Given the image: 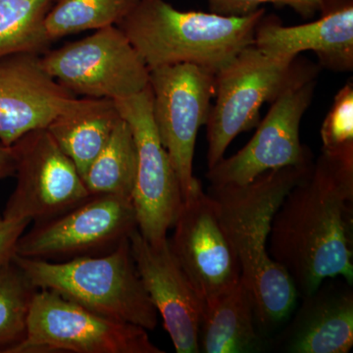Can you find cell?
Here are the masks:
<instances>
[{"mask_svg": "<svg viewBox=\"0 0 353 353\" xmlns=\"http://www.w3.org/2000/svg\"><path fill=\"white\" fill-rule=\"evenodd\" d=\"M269 255L301 297L328 279L353 284V154L322 152L276 211Z\"/></svg>", "mask_w": 353, "mask_h": 353, "instance_id": "cell-1", "label": "cell"}, {"mask_svg": "<svg viewBox=\"0 0 353 353\" xmlns=\"http://www.w3.org/2000/svg\"><path fill=\"white\" fill-rule=\"evenodd\" d=\"M312 164L266 172L246 185H211L209 189L240 263L241 279L252 294L255 322L260 328H276L296 306V285L289 273L271 259L267 245L276 211Z\"/></svg>", "mask_w": 353, "mask_h": 353, "instance_id": "cell-2", "label": "cell"}, {"mask_svg": "<svg viewBox=\"0 0 353 353\" xmlns=\"http://www.w3.org/2000/svg\"><path fill=\"white\" fill-rule=\"evenodd\" d=\"M264 15L265 8L245 16H224L180 11L166 0H139L116 26L150 70L189 63L216 75L253 43Z\"/></svg>", "mask_w": 353, "mask_h": 353, "instance_id": "cell-3", "label": "cell"}, {"mask_svg": "<svg viewBox=\"0 0 353 353\" xmlns=\"http://www.w3.org/2000/svg\"><path fill=\"white\" fill-rule=\"evenodd\" d=\"M37 289L54 290L83 307L116 321L155 329L157 311L141 283L130 239L103 255L52 262L14 254Z\"/></svg>", "mask_w": 353, "mask_h": 353, "instance_id": "cell-4", "label": "cell"}, {"mask_svg": "<svg viewBox=\"0 0 353 353\" xmlns=\"http://www.w3.org/2000/svg\"><path fill=\"white\" fill-rule=\"evenodd\" d=\"M319 65L269 57L250 44L215 75V103L206 121L208 166L224 158L228 146L260 122V109L290 88L317 78Z\"/></svg>", "mask_w": 353, "mask_h": 353, "instance_id": "cell-5", "label": "cell"}, {"mask_svg": "<svg viewBox=\"0 0 353 353\" xmlns=\"http://www.w3.org/2000/svg\"><path fill=\"white\" fill-rule=\"evenodd\" d=\"M146 330L116 321L39 289L32 299L24 340L10 353H163Z\"/></svg>", "mask_w": 353, "mask_h": 353, "instance_id": "cell-6", "label": "cell"}, {"mask_svg": "<svg viewBox=\"0 0 353 353\" xmlns=\"http://www.w3.org/2000/svg\"><path fill=\"white\" fill-rule=\"evenodd\" d=\"M152 115L158 137L175 169L183 201L202 190L194 175V148L215 95V74L194 64L150 70Z\"/></svg>", "mask_w": 353, "mask_h": 353, "instance_id": "cell-7", "label": "cell"}, {"mask_svg": "<svg viewBox=\"0 0 353 353\" xmlns=\"http://www.w3.org/2000/svg\"><path fill=\"white\" fill-rule=\"evenodd\" d=\"M41 64L76 97L117 101L139 94L150 83V69L117 26L46 51Z\"/></svg>", "mask_w": 353, "mask_h": 353, "instance_id": "cell-8", "label": "cell"}, {"mask_svg": "<svg viewBox=\"0 0 353 353\" xmlns=\"http://www.w3.org/2000/svg\"><path fill=\"white\" fill-rule=\"evenodd\" d=\"M138 229L130 197L99 194L24 232L15 254L62 262L112 252Z\"/></svg>", "mask_w": 353, "mask_h": 353, "instance_id": "cell-9", "label": "cell"}, {"mask_svg": "<svg viewBox=\"0 0 353 353\" xmlns=\"http://www.w3.org/2000/svg\"><path fill=\"white\" fill-rule=\"evenodd\" d=\"M121 117L131 127L137 146V173L132 201L138 230L146 241L166 240L183 204L175 169L158 137L150 85L139 94L117 99Z\"/></svg>", "mask_w": 353, "mask_h": 353, "instance_id": "cell-10", "label": "cell"}, {"mask_svg": "<svg viewBox=\"0 0 353 353\" xmlns=\"http://www.w3.org/2000/svg\"><path fill=\"white\" fill-rule=\"evenodd\" d=\"M11 146L16 185L2 217L41 222L66 212L90 196L73 160L46 128L27 132Z\"/></svg>", "mask_w": 353, "mask_h": 353, "instance_id": "cell-11", "label": "cell"}, {"mask_svg": "<svg viewBox=\"0 0 353 353\" xmlns=\"http://www.w3.org/2000/svg\"><path fill=\"white\" fill-rule=\"evenodd\" d=\"M317 80L312 79L290 88L272 102L252 139L229 158L208 169L211 185H246L257 176L285 167H307L312 154L303 145L299 129L311 105Z\"/></svg>", "mask_w": 353, "mask_h": 353, "instance_id": "cell-12", "label": "cell"}, {"mask_svg": "<svg viewBox=\"0 0 353 353\" xmlns=\"http://www.w3.org/2000/svg\"><path fill=\"white\" fill-rule=\"evenodd\" d=\"M172 252L201 301L239 282L241 266L221 223L217 203L203 190L183 199Z\"/></svg>", "mask_w": 353, "mask_h": 353, "instance_id": "cell-13", "label": "cell"}, {"mask_svg": "<svg viewBox=\"0 0 353 353\" xmlns=\"http://www.w3.org/2000/svg\"><path fill=\"white\" fill-rule=\"evenodd\" d=\"M132 259L150 301L178 353H199L201 301L172 252L170 241H146L139 230L130 236Z\"/></svg>", "mask_w": 353, "mask_h": 353, "instance_id": "cell-14", "label": "cell"}, {"mask_svg": "<svg viewBox=\"0 0 353 353\" xmlns=\"http://www.w3.org/2000/svg\"><path fill=\"white\" fill-rule=\"evenodd\" d=\"M77 99L44 71L41 55L0 57V143L11 146L27 132L48 127Z\"/></svg>", "mask_w": 353, "mask_h": 353, "instance_id": "cell-15", "label": "cell"}, {"mask_svg": "<svg viewBox=\"0 0 353 353\" xmlns=\"http://www.w3.org/2000/svg\"><path fill=\"white\" fill-rule=\"evenodd\" d=\"M319 19L284 26L276 16H263L255 29L253 44L265 54L294 59L313 51L320 67L347 73L353 70V0H328Z\"/></svg>", "mask_w": 353, "mask_h": 353, "instance_id": "cell-16", "label": "cell"}, {"mask_svg": "<svg viewBox=\"0 0 353 353\" xmlns=\"http://www.w3.org/2000/svg\"><path fill=\"white\" fill-rule=\"evenodd\" d=\"M328 279L303 303L278 340L290 353H347L353 347V292L343 279Z\"/></svg>", "mask_w": 353, "mask_h": 353, "instance_id": "cell-17", "label": "cell"}, {"mask_svg": "<svg viewBox=\"0 0 353 353\" xmlns=\"http://www.w3.org/2000/svg\"><path fill=\"white\" fill-rule=\"evenodd\" d=\"M262 340L255 326L252 294L243 281L201 301L199 352H259Z\"/></svg>", "mask_w": 353, "mask_h": 353, "instance_id": "cell-18", "label": "cell"}, {"mask_svg": "<svg viewBox=\"0 0 353 353\" xmlns=\"http://www.w3.org/2000/svg\"><path fill=\"white\" fill-rule=\"evenodd\" d=\"M120 119L113 99L78 97L76 103L57 116L46 129L83 176Z\"/></svg>", "mask_w": 353, "mask_h": 353, "instance_id": "cell-19", "label": "cell"}, {"mask_svg": "<svg viewBox=\"0 0 353 353\" xmlns=\"http://www.w3.org/2000/svg\"><path fill=\"white\" fill-rule=\"evenodd\" d=\"M137 173V146L131 127L121 117L108 143L82 176L88 194L132 199Z\"/></svg>", "mask_w": 353, "mask_h": 353, "instance_id": "cell-20", "label": "cell"}, {"mask_svg": "<svg viewBox=\"0 0 353 353\" xmlns=\"http://www.w3.org/2000/svg\"><path fill=\"white\" fill-rule=\"evenodd\" d=\"M54 0H0V57L14 53L43 55L52 41L44 21Z\"/></svg>", "mask_w": 353, "mask_h": 353, "instance_id": "cell-21", "label": "cell"}, {"mask_svg": "<svg viewBox=\"0 0 353 353\" xmlns=\"http://www.w3.org/2000/svg\"><path fill=\"white\" fill-rule=\"evenodd\" d=\"M139 0H54L44 21L52 43L88 31L116 26L131 12Z\"/></svg>", "mask_w": 353, "mask_h": 353, "instance_id": "cell-22", "label": "cell"}, {"mask_svg": "<svg viewBox=\"0 0 353 353\" xmlns=\"http://www.w3.org/2000/svg\"><path fill=\"white\" fill-rule=\"evenodd\" d=\"M38 290L13 259L0 265V353H10L24 340Z\"/></svg>", "mask_w": 353, "mask_h": 353, "instance_id": "cell-23", "label": "cell"}, {"mask_svg": "<svg viewBox=\"0 0 353 353\" xmlns=\"http://www.w3.org/2000/svg\"><path fill=\"white\" fill-rule=\"evenodd\" d=\"M323 152L353 154V83L347 82L334 97L321 131Z\"/></svg>", "mask_w": 353, "mask_h": 353, "instance_id": "cell-24", "label": "cell"}, {"mask_svg": "<svg viewBox=\"0 0 353 353\" xmlns=\"http://www.w3.org/2000/svg\"><path fill=\"white\" fill-rule=\"evenodd\" d=\"M210 12L224 16H245L263 6L271 4L278 8L290 7L301 17H313L321 12L328 0H208Z\"/></svg>", "mask_w": 353, "mask_h": 353, "instance_id": "cell-25", "label": "cell"}, {"mask_svg": "<svg viewBox=\"0 0 353 353\" xmlns=\"http://www.w3.org/2000/svg\"><path fill=\"white\" fill-rule=\"evenodd\" d=\"M31 223L27 219L8 220L0 217V265L12 259L18 240Z\"/></svg>", "mask_w": 353, "mask_h": 353, "instance_id": "cell-26", "label": "cell"}, {"mask_svg": "<svg viewBox=\"0 0 353 353\" xmlns=\"http://www.w3.org/2000/svg\"><path fill=\"white\" fill-rule=\"evenodd\" d=\"M16 162L12 146L0 143V180L14 176Z\"/></svg>", "mask_w": 353, "mask_h": 353, "instance_id": "cell-27", "label": "cell"}]
</instances>
